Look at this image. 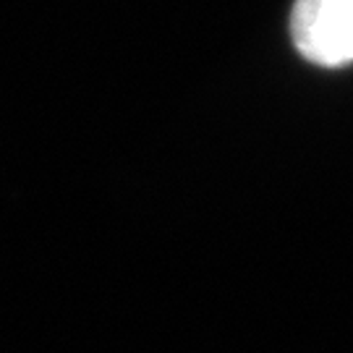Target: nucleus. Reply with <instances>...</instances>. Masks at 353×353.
<instances>
[{
  "label": "nucleus",
  "instance_id": "1",
  "mask_svg": "<svg viewBox=\"0 0 353 353\" xmlns=\"http://www.w3.org/2000/svg\"><path fill=\"white\" fill-rule=\"evenodd\" d=\"M288 32L296 52L309 63H353V0H293Z\"/></svg>",
  "mask_w": 353,
  "mask_h": 353
}]
</instances>
